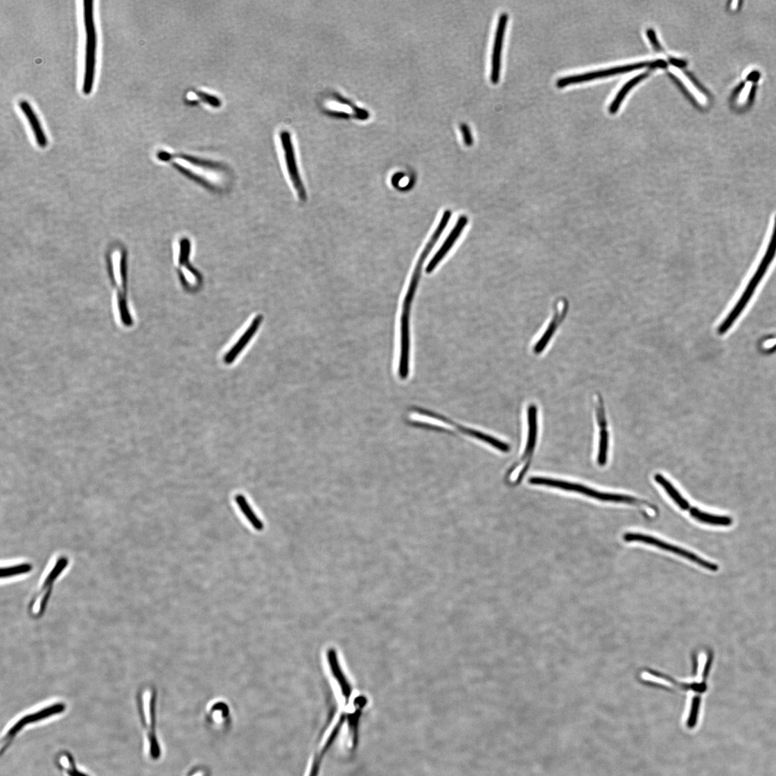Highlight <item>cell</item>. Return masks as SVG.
I'll use <instances>...</instances> for the list:
<instances>
[{"label": "cell", "instance_id": "30bf717a", "mask_svg": "<svg viewBox=\"0 0 776 776\" xmlns=\"http://www.w3.org/2000/svg\"><path fill=\"white\" fill-rule=\"evenodd\" d=\"M280 139L289 179L292 184L299 199L302 202H306L307 201V193L298 168L294 147L290 132L285 130L281 132Z\"/></svg>", "mask_w": 776, "mask_h": 776}, {"label": "cell", "instance_id": "9a60e30c", "mask_svg": "<svg viewBox=\"0 0 776 776\" xmlns=\"http://www.w3.org/2000/svg\"><path fill=\"white\" fill-rule=\"evenodd\" d=\"M326 108L330 112L338 115H343L344 116H354L355 118L365 119L367 118V112L360 108L355 106L349 101L344 100L343 97L339 95H334L330 97Z\"/></svg>", "mask_w": 776, "mask_h": 776}, {"label": "cell", "instance_id": "6da1fadb", "mask_svg": "<svg viewBox=\"0 0 776 776\" xmlns=\"http://www.w3.org/2000/svg\"><path fill=\"white\" fill-rule=\"evenodd\" d=\"M452 211H446L441 217V221L434 232L430 240L427 243L417 262L414 274L407 288L403 303L401 315L400 317V353L398 363L402 366L410 364L411 356V332L410 318L412 303L416 295V290L421 279L423 264L430 254L436 243L440 238L443 231L450 221Z\"/></svg>", "mask_w": 776, "mask_h": 776}, {"label": "cell", "instance_id": "f546056e", "mask_svg": "<svg viewBox=\"0 0 776 776\" xmlns=\"http://www.w3.org/2000/svg\"><path fill=\"white\" fill-rule=\"evenodd\" d=\"M646 34L653 48L657 51H662V46L661 45H660L658 41V38L656 37L655 31L653 29H649L646 32Z\"/></svg>", "mask_w": 776, "mask_h": 776}, {"label": "cell", "instance_id": "e0dca14e", "mask_svg": "<svg viewBox=\"0 0 776 776\" xmlns=\"http://www.w3.org/2000/svg\"><path fill=\"white\" fill-rule=\"evenodd\" d=\"M18 104L30 125L37 145L42 148H46L48 145V140L42 125L33 107L28 102L24 100L19 101Z\"/></svg>", "mask_w": 776, "mask_h": 776}, {"label": "cell", "instance_id": "ffe728a7", "mask_svg": "<svg viewBox=\"0 0 776 776\" xmlns=\"http://www.w3.org/2000/svg\"><path fill=\"white\" fill-rule=\"evenodd\" d=\"M690 513L697 520L716 527H728L733 523V519L730 516L717 515L705 513L697 509H691Z\"/></svg>", "mask_w": 776, "mask_h": 776}, {"label": "cell", "instance_id": "4dcf8cb0", "mask_svg": "<svg viewBox=\"0 0 776 776\" xmlns=\"http://www.w3.org/2000/svg\"><path fill=\"white\" fill-rule=\"evenodd\" d=\"M752 84L750 82L747 83L739 95V104L743 105L747 101L749 94H750Z\"/></svg>", "mask_w": 776, "mask_h": 776}, {"label": "cell", "instance_id": "5bb4252c", "mask_svg": "<svg viewBox=\"0 0 776 776\" xmlns=\"http://www.w3.org/2000/svg\"><path fill=\"white\" fill-rule=\"evenodd\" d=\"M468 219L467 217L462 216L458 220L455 227L451 231L450 236L446 239L444 243L436 252V255L433 257L432 260L427 265L425 272L427 274H432L434 269L438 266L443 258L448 255V252L452 249L456 241L459 238L464 227L467 226Z\"/></svg>", "mask_w": 776, "mask_h": 776}, {"label": "cell", "instance_id": "277c9868", "mask_svg": "<svg viewBox=\"0 0 776 776\" xmlns=\"http://www.w3.org/2000/svg\"><path fill=\"white\" fill-rule=\"evenodd\" d=\"M776 256V215L775 217L773 233L769 244L768 245L766 254L764 255L761 263L747 285L743 294L741 297L739 302L732 310V312L728 315L727 319L718 328V333L720 335L725 334L729 328L732 326L734 321L739 318L743 310L750 301L751 297L755 293V291L764 279L766 272L773 261Z\"/></svg>", "mask_w": 776, "mask_h": 776}, {"label": "cell", "instance_id": "d6a6232c", "mask_svg": "<svg viewBox=\"0 0 776 776\" xmlns=\"http://www.w3.org/2000/svg\"><path fill=\"white\" fill-rule=\"evenodd\" d=\"M739 1H734V2H732V10H735V9H736V8H737V5H739Z\"/></svg>", "mask_w": 776, "mask_h": 776}, {"label": "cell", "instance_id": "5b68a950", "mask_svg": "<svg viewBox=\"0 0 776 776\" xmlns=\"http://www.w3.org/2000/svg\"><path fill=\"white\" fill-rule=\"evenodd\" d=\"M83 4L86 46L82 91L85 95H89L93 89L94 82L97 36L94 18V1L85 0Z\"/></svg>", "mask_w": 776, "mask_h": 776}, {"label": "cell", "instance_id": "484cf974", "mask_svg": "<svg viewBox=\"0 0 776 776\" xmlns=\"http://www.w3.org/2000/svg\"><path fill=\"white\" fill-rule=\"evenodd\" d=\"M256 324V323H254V324H252L248 331H247L243 335L242 340L240 338V340L238 342V345L231 349V352L229 353L227 356V362H231L233 360H234L236 358V356H237L240 353V349L245 346L244 343L248 342L252 336L254 335L256 329L255 326Z\"/></svg>", "mask_w": 776, "mask_h": 776}, {"label": "cell", "instance_id": "7402d4cb", "mask_svg": "<svg viewBox=\"0 0 776 776\" xmlns=\"http://www.w3.org/2000/svg\"><path fill=\"white\" fill-rule=\"evenodd\" d=\"M655 480L664 488L668 493L669 495L672 500L680 507L682 510L690 511L691 506L689 502L679 493L677 490L673 486L671 482L667 480L663 475L657 474L655 475Z\"/></svg>", "mask_w": 776, "mask_h": 776}, {"label": "cell", "instance_id": "d6986e66", "mask_svg": "<svg viewBox=\"0 0 776 776\" xmlns=\"http://www.w3.org/2000/svg\"><path fill=\"white\" fill-rule=\"evenodd\" d=\"M52 589V587L42 586V588L34 595L29 606V612L33 617L38 618L44 615L51 595Z\"/></svg>", "mask_w": 776, "mask_h": 776}, {"label": "cell", "instance_id": "f1b7e54d", "mask_svg": "<svg viewBox=\"0 0 776 776\" xmlns=\"http://www.w3.org/2000/svg\"><path fill=\"white\" fill-rule=\"evenodd\" d=\"M460 130L463 136V141L466 146H471L473 144V136L467 124H461Z\"/></svg>", "mask_w": 776, "mask_h": 776}, {"label": "cell", "instance_id": "ba28073f", "mask_svg": "<svg viewBox=\"0 0 776 776\" xmlns=\"http://www.w3.org/2000/svg\"><path fill=\"white\" fill-rule=\"evenodd\" d=\"M527 418L529 430L525 450H524L519 461L511 466L506 476L507 477H510V475L513 474L518 469L519 466H522V469L520 470L519 475L513 483L515 486L520 484L522 479L530 469L536 450L538 439V407L536 405L531 404L528 407Z\"/></svg>", "mask_w": 776, "mask_h": 776}, {"label": "cell", "instance_id": "1f68e13d", "mask_svg": "<svg viewBox=\"0 0 776 776\" xmlns=\"http://www.w3.org/2000/svg\"><path fill=\"white\" fill-rule=\"evenodd\" d=\"M669 62L672 65H673L676 67H678V68H684L687 65V64L685 61L680 60H677V58H670Z\"/></svg>", "mask_w": 776, "mask_h": 776}, {"label": "cell", "instance_id": "8fae6325", "mask_svg": "<svg viewBox=\"0 0 776 776\" xmlns=\"http://www.w3.org/2000/svg\"><path fill=\"white\" fill-rule=\"evenodd\" d=\"M624 538L627 542L637 541L647 543V545H653L658 548L681 556L689 561H693L698 566H700L712 572H716L718 569H719V567H718L716 565L714 564V563L706 561L689 551L677 547L673 545H669V543H667L663 540H659L652 536L644 535L642 534L628 533L624 535Z\"/></svg>", "mask_w": 776, "mask_h": 776}, {"label": "cell", "instance_id": "83f0119b", "mask_svg": "<svg viewBox=\"0 0 776 776\" xmlns=\"http://www.w3.org/2000/svg\"><path fill=\"white\" fill-rule=\"evenodd\" d=\"M197 94L204 103L213 107H220L221 106V101L215 96L200 91H197Z\"/></svg>", "mask_w": 776, "mask_h": 776}, {"label": "cell", "instance_id": "d4e9b609", "mask_svg": "<svg viewBox=\"0 0 776 776\" xmlns=\"http://www.w3.org/2000/svg\"><path fill=\"white\" fill-rule=\"evenodd\" d=\"M32 570L33 566L29 563H21V564L2 568L1 577L2 579L15 577L30 573Z\"/></svg>", "mask_w": 776, "mask_h": 776}, {"label": "cell", "instance_id": "2e32d148", "mask_svg": "<svg viewBox=\"0 0 776 776\" xmlns=\"http://www.w3.org/2000/svg\"><path fill=\"white\" fill-rule=\"evenodd\" d=\"M568 306V303L566 301H561V307H558L557 306L556 314L553 319L551 321L547 331L545 333V334H543V335L537 342L536 346L534 349V351L535 353L540 354L543 351V349L546 348L548 343L551 340V338L556 331L558 327L561 324L563 320H564L566 317Z\"/></svg>", "mask_w": 776, "mask_h": 776}, {"label": "cell", "instance_id": "7a4b0ae2", "mask_svg": "<svg viewBox=\"0 0 776 776\" xmlns=\"http://www.w3.org/2000/svg\"><path fill=\"white\" fill-rule=\"evenodd\" d=\"M106 254L111 258L119 276L118 279L112 265L106 261L107 274L114 290L119 320L123 327L130 328L134 326V320L131 313L128 297L127 252L123 245L115 244L107 249Z\"/></svg>", "mask_w": 776, "mask_h": 776}, {"label": "cell", "instance_id": "4316f807", "mask_svg": "<svg viewBox=\"0 0 776 776\" xmlns=\"http://www.w3.org/2000/svg\"><path fill=\"white\" fill-rule=\"evenodd\" d=\"M700 703L701 698L700 696H695L693 698L691 708L687 721V727L689 729H693L696 725Z\"/></svg>", "mask_w": 776, "mask_h": 776}, {"label": "cell", "instance_id": "3957f363", "mask_svg": "<svg viewBox=\"0 0 776 776\" xmlns=\"http://www.w3.org/2000/svg\"><path fill=\"white\" fill-rule=\"evenodd\" d=\"M157 691L150 687L143 688L137 697L140 721L146 736L148 754L152 761L161 759L162 749L157 733Z\"/></svg>", "mask_w": 776, "mask_h": 776}, {"label": "cell", "instance_id": "44dd1931", "mask_svg": "<svg viewBox=\"0 0 776 776\" xmlns=\"http://www.w3.org/2000/svg\"><path fill=\"white\" fill-rule=\"evenodd\" d=\"M209 721L215 726H225L229 721V709L222 703L212 704L208 710Z\"/></svg>", "mask_w": 776, "mask_h": 776}, {"label": "cell", "instance_id": "52a82bcc", "mask_svg": "<svg viewBox=\"0 0 776 776\" xmlns=\"http://www.w3.org/2000/svg\"><path fill=\"white\" fill-rule=\"evenodd\" d=\"M529 482L531 485H536V486H545L561 489L563 491L575 492L603 501L637 504L644 503L643 501H640V500L633 497L600 493L590 489L588 487L583 486V485L581 484L559 479L541 477H533L529 480Z\"/></svg>", "mask_w": 776, "mask_h": 776}, {"label": "cell", "instance_id": "ac0fdd59", "mask_svg": "<svg viewBox=\"0 0 776 776\" xmlns=\"http://www.w3.org/2000/svg\"><path fill=\"white\" fill-rule=\"evenodd\" d=\"M54 764L66 776H90L78 768L73 755L67 750L58 752L55 756Z\"/></svg>", "mask_w": 776, "mask_h": 776}, {"label": "cell", "instance_id": "9c48e42d", "mask_svg": "<svg viewBox=\"0 0 776 776\" xmlns=\"http://www.w3.org/2000/svg\"><path fill=\"white\" fill-rule=\"evenodd\" d=\"M667 62L664 60H657L651 62H640L630 65L614 67L606 70H601L583 74L563 77L557 80L556 86L558 88H563L568 85L589 82L596 79H600V78H605L619 73L630 72L640 69H643L644 67L665 68L667 67Z\"/></svg>", "mask_w": 776, "mask_h": 776}, {"label": "cell", "instance_id": "4fadbf2b", "mask_svg": "<svg viewBox=\"0 0 776 776\" xmlns=\"http://www.w3.org/2000/svg\"><path fill=\"white\" fill-rule=\"evenodd\" d=\"M508 21L509 15L507 13L503 12L500 15L494 39V45L493 48L491 61L492 65L491 79L492 83L494 85L497 84L500 80L502 50L504 33H506V30Z\"/></svg>", "mask_w": 776, "mask_h": 776}, {"label": "cell", "instance_id": "603a6c76", "mask_svg": "<svg viewBox=\"0 0 776 776\" xmlns=\"http://www.w3.org/2000/svg\"><path fill=\"white\" fill-rule=\"evenodd\" d=\"M649 74V73L646 72L635 76V78H633V79L626 83L622 89H620V91L615 96V100L612 101L610 107H609V111L611 114H615L617 112L628 91L637 84L646 79Z\"/></svg>", "mask_w": 776, "mask_h": 776}, {"label": "cell", "instance_id": "7c38bea8", "mask_svg": "<svg viewBox=\"0 0 776 776\" xmlns=\"http://www.w3.org/2000/svg\"><path fill=\"white\" fill-rule=\"evenodd\" d=\"M595 412L597 421L599 427V453L597 463L600 467H603L607 463L609 446V433L608 431V421L603 399L597 395L595 400Z\"/></svg>", "mask_w": 776, "mask_h": 776}, {"label": "cell", "instance_id": "cb8c5ba5", "mask_svg": "<svg viewBox=\"0 0 776 776\" xmlns=\"http://www.w3.org/2000/svg\"><path fill=\"white\" fill-rule=\"evenodd\" d=\"M236 501L242 513L251 523V525L257 531H262L264 528L263 523L258 518L254 511L252 510L246 498L242 495L239 494L236 497Z\"/></svg>", "mask_w": 776, "mask_h": 776}, {"label": "cell", "instance_id": "8992f818", "mask_svg": "<svg viewBox=\"0 0 776 776\" xmlns=\"http://www.w3.org/2000/svg\"><path fill=\"white\" fill-rule=\"evenodd\" d=\"M66 709L67 705L65 703H56L19 718V720L15 722L2 737L1 755L3 756L8 751L17 736L26 728L48 720L54 716L60 715L64 712Z\"/></svg>", "mask_w": 776, "mask_h": 776}]
</instances>
